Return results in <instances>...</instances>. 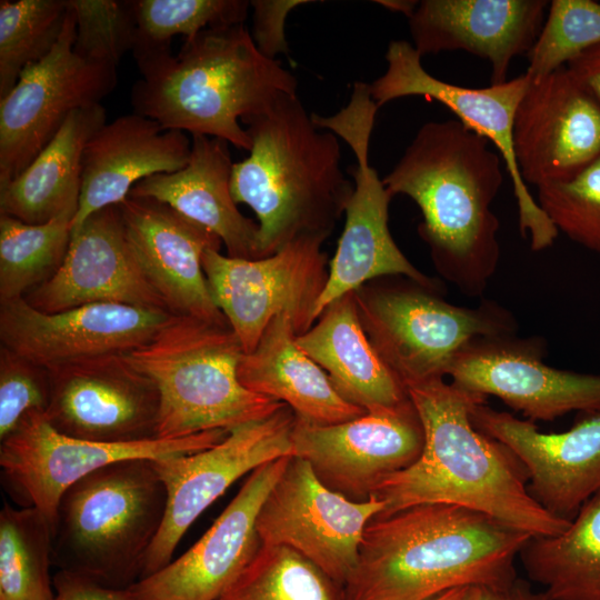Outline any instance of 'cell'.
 Returning <instances> with one entry per match:
<instances>
[{
	"mask_svg": "<svg viewBox=\"0 0 600 600\" xmlns=\"http://www.w3.org/2000/svg\"><path fill=\"white\" fill-rule=\"evenodd\" d=\"M424 444L408 468L382 480L371 497L379 514L420 503H450L489 514L532 537L563 532L570 521L546 511L528 491V473L502 442L478 430L471 408L486 397L433 379L406 387ZM370 497V498H371Z\"/></svg>",
	"mask_w": 600,
	"mask_h": 600,
	"instance_id": "6da1fadb",
	"label": "cell"
},
{
	"mask_svg": "<svg viewBox=\"0 0 600 600\" xmlns=\"http://www.w3.org/2000/svg\"><path fill=\"white\" fill-rule=\"evenodd\" d=\"M527 532L473 509L420 503L378 514L364 529L343 600H432L459 587H504L518 577Z\"/></svg>",
	"mask_w": 600,
	"mask_h": 600,
	"instance_id": "7a4b0ae2",
	"label": "cell"
},
{
	"mask_svg": "<svg viewBox=\"0 0 600 600\" xmlns=\"http://www.w3.org/2000/svg\"><path fill=\"white\" fill-rule=\"evenodd\" d=\"M459 120L429 121L382 179L420 208L418 231L437 270L459 291L481 296L499 258V220L491 203L503 182L501 156Z\"/></svg>",
	"mask_w": 600,
	"mask_h": 600,
	"instance_id": "3957f363",
	"label": "cell"
},
{
	"mask_svg": "<svg viewBox=\"0 0 600 600\" xmlns=\"http://www.w3.org/2000/svg\"><path fill=\"white\" fill-rule=\"evenodd\" d=\"M133 58L141 74L131 89L133 112L247 151L251 139L240 121L297 94L294 76L259 51L244 23L206 29L174 56L164 49Z\"/></svg>",
	"mask_w": 600,
	"mask_h": 600,
	"instance_id": "277c9868",
	"label": "cell"
},
{
	"mask_svg": "<svg viewBox=\"0 0 600 600\" xmlns=\"http://www.w3.org/2000/svg\"><path fill=\"white\" fill-rule=\"evenodd\" d=\"M242 123L251 149L233 163L230 187L234 201L256 213L261 257L300 236L328 237L353 191L339 137L314 123L298 94Z\"/></svg>",
	"mask_w": 600,
	"mask_h": 600,
	"instance_id": "5b68a950",
	"label": "cell"
},
{
	"mask_svg": "<svg viewBox=\"0 0 600 600\" xmlns=\"http://www.w3.org/2000/svg\"><path fill=\"white\" fill-rule=\"evenodd\" d=\"M167 500L153 460L127 459L91 472L61 496L53 564L108 588H130L141 579Z\"/></svg>",
	"mask_w": 600,
	"mask_h": 600,
	"instance_id": "8992f818",
	"label": "cell"
},
{
	"mask_svg": "<svg viewBox=\"0 0 600 600\" xmlns=\"http://www.w3.org/2000/svg\"><path fill=\"white\" fill-rule=\"evenodd\" d=\"M243 353L229 326L187 316H172L148 342L124 353L158 389L157 438L230 431L287 406L241 384Z\"/></svg>",
	"mask_w": 600,
	"mask_h": 600,
	"instance_id": "52a82bcc",
	"label": "cell"
},
{
	"mask_svg": "<svg viewBox=\"0 0 600 600\" xmlns=\"http://www.w3.org/2000/svg\"><path fill=\"white\" fill-rule=\"evenodd\" d=\"M354 297L372 347L404 388L443 379L456 356L474 338L517 329L513 316L494 301L476 308L456 306L412 280L362 286Z\"/></svg>",
	"mask_w": 600,
	"mask_h": 600,
	"instance_id": "ba28073f",
	"label": "cell"
},
{
	"mask_svg": "<svg viewBox=\"0 0 600 600\" xmlns=\"http://www.w3.org/2000/svg\"><path fill=\"white\" fill-rule=\"evenodd\" d=\"M378 110L369 84L356 82L347 106L336 114L312 113L314 123L342 138L357 159L353 191L344 207L343 231L314 307L316 321L330 303L376 278L403 276L427 289L437 290V282L408 260L389 230L392 196L369 163L370 137Z\"/></svg>",
	"mask_w": 600,
	"mask_h": 600,
	"instance_id": "9c48e42d",
	"label": "cell"
},
{
	"mask_svg": "<svg viewBox=\"0 0 600 600\" xmlns=\"http://www.w3.org/2000/svg\"><path fill=\"white\" fill-rule=\"evenodd\" d=\"M327 237L304 234L269 257L241 259L207 249L202 268L212 299L237 336L244 353L259 343L269 323L287 316L296 336L316 322V303L326 286Z\"/></svg>",
	"mask_w": 600,
	"mask_h": 600,
	"instance_id": "30bf717a",
	"label": "cell"
},
{
	"mask_svg": "<svg viewBox=\"0 0 600 600\" xmlns=\"http://www.w3.org/2000/svg\"><path fill=\"white\" fill-rule=\"evenodd\" d=\"M421 58L412 43L391 41L386 52L384 73L369 84L373 101L381 108L394 99L410 96L434 100L454 113L468 129L489 140L506 162L518 206L521 236L530 237L534 251L552 246L559 231L522 180L513 151L514 116L531 82L530 77L524 72L500 84L467 88L430 74Z\"/></svg>",
	"mask_w": 600,
	"mask_h": 600,
	"instance_id": "8fae6325",
	"label": "cell"
},
{
	"mask_svg": "<svg viewBox=\"0 0 600 600\" xmlns=\"http://www.w3.org/2000/svg\"><path fill=\"white\" fill-rule=\"evenodd\" d=\"M76 20L68 4L52 50L29 66L0 99V187L23 171L77 109L101 103L117 84V68L89 61L74 49Z\"/></svg>",
	"mask_w": 600,
	"mask_h": 600,
	"instance_id": "7c38bea8",
	"label": "cell"
},
{
	"mask_svg": "<svg viewBox=\"0 0 600 600\" xmlns=\"http://www.w3.org/2000/svg\"><path fill=\"white\" fill-rule=\"evenodd\" d=\"M229 431L211 430L192 436L107 443L66 436L57 431L44 413L28 416L19 428L0 441V467L8 486L38 509L51 530L63 492L91 472L127 459L177 457L210 448Z\"/></svg>",
	"mask_w": 600,
	"mask_h": 600,
	"instance_id": "4fadbf2b",
	"label": "cell"
},
{
	"mask_svg": "<svg viewBox=\"0 0 600 600\" xmlns=\"http://www.w3.org/2000/svg\"><path fill=\"white\" fill-rule=\"evenodd\" d=\"M382 510L376 498L354 501L329 489L308 461L291 456L259 509L256 529L261 544L297 551L342 588L366 527Z\"/></svg>",
	"mask_w": 600,
	"mask_h": 600,
	"instance_id": "5bb4252c",
	"label": "cell"
},
{
	"mask_svg": "<svg viewBox=\"0 0 600 600\" xmlns=\"http://www.w3.org/2000/svg\"><path fill=\"white\" fill-rule=\"evenodd\" d=\"M296 416L284 406L272 416L230 430L219 443L188 454L153 460L167 489L162 526L146 557L141 579L167 566L196 519L238 479L292 456Z\"/></svg>",
	"mask_w": 600,
	"mask_h": 600,
	"instance_id": "9a60e30c",
	"label": "cell"
},
{
	"mask_svg": "<svg viewBox=\"0 0 600 600\" xmlns=\"http://www.w3.org/2000/svg\"><path fill=\"white\" fill-rule=\"evenodd\" d=\"M291 444L292 456L308 461L326 487L350 500L364 501L382 480L420 457L424 432L408 398L397 407L337 424L296 418Z\"/></svg>",
	"mask_w": 600,
	"mask_h": 600,
	"instance_id": "2e32d148",
	"label": "cell"
},
{
	"mask_svg": "<svg viewBox=\"0 0 600 600\" xmlns=\"http://www.w3.org/2000/svg\"><path fill=\"white\" fill-rule=\"evenodd\" d=\"M541 338L514 333L478 337L453 359L452 383L494 396L530 421H552L568 412L600 410V376L547 366Z\"/></svg>",
	"mask_w": 600,
	"mask_h": 600,
	"instance_id": "e0dca14e",
	"label": "cell"
},
{
	"mask_svg": "<svg viewBox=\"0 0 600 600\" xmlns=\"http://www.w3.org/2000/svg\"><path fill=\"white\" fill-rule=\"evenodd\" d=\"M44 413L73 438L123 443L157 438L160 398L154 383L123 354H106L48 369Z\"/></svg>",
	"mask_w": 600,
	"mask_h": 600,
	"instance_id": "ac0fdd59",
	"label": "cell"
},
{
	"mask_svg": "<svg viewBox=\"0 0 600 600\" xmlns=\"http://www.w3.org/2000/svg\"><path fill=\"white\" fill-rule=\"evenodd\" d=\"M470 418L518 457L528 473L529 493L552 516L571 522L600 494V410L578 412L570 429L550 433L486 401L472 406Z\"/></svg>",
	"mask_w": 600,
	"mask_h": 600,
	"instance_id": "d6986e66",
	"label": "cell"
},
{
	"mask_svg": "<svg viewBox=\"0 0 600 600\" xmlns=\"http://www.w3.org/2000/svg\"><path fill=\"white\" fill-rule=\"evenodd\" d=\"M174 316L167 310L90 303L42 312L24 298L0 302L1 346L46 369L106 354H123L148 342Z\"/></svg>",
	"mask_w": 600,
	"mask_h": 600,
	"instance_id": "ffe728a7",
	"label": "cell"
},
{
	"mask_svg": "<svg viewBox=\"0 0 600 600\" xmlns=\"http://www.w3.org/2000/svg\"><path fill=\"white\" fill-rule=\"evenodd\" d=\"M289 457L254 469L188 551L127 589L131 600H218L261 546L257 516Z\"/></svg>",
	"mask_w": 600,
	"mask_h": 600,
	"instance_id": "44dd1931",
	"label": "cell"
},
{
	"mask_svg": "<svg viewBox=\"0 0 600 600\" xmlns=\"http://www.w3.org/2000/svg\"><path fill=\"white\" fill-rule=\"evenodd\" d=\"M513 151L524 183L567 179L600 157V104L562 67L531 80L513 121Z\"/></svg>",
	"mask_w": 600,
	"mask_h": 600,
	"instance_id": "7402d4cb",
	"label": "cell"
},
{
	"mask_svg": "<svg viewBox=\"0 0 600 600\" xmlns=\"http://www.w3.org/2000/svg\"><path fill=\"white\" fill-rule=\"evenodd\" d=\"M23 298L48 313L90 303L167 310L134 256L119 206L93 212L71 231L57 273Z\"/></svg>",
	"mask_w": 600,
	"mask_h": 600,
	"instance_id": "603a6c76",
	"label": "cell"
},
{
	"mask_svg": "<svg viewBox=\"0 0 600 600\" xmlns=\"http://www.w3.org/2000/svg\"><path fill=\"white\" fill-rule=\"evenodd\" d=\"M118 206L134 256L167 310L229 326L201 261L207 249H221L220 238L154 199L128 197Z\"/></svg>",
	"mask_w": 600,
	"mask_h": 600,
	"instance_id": "cb8c5ba5",
	"label": "cell"
},
{
	"mask_svg": "<svg viewBox=\"0 0 600 600\" xmlns=\"http://www.w3.org/2000/svg\"><path fill=\"white\" fill-rule=\"evenodd\" d=\"M544 0H423L409 18L423 56L463 50L490 62L491 84L507 81L511 60L532 48L544 22Z\"/></svg>",
	"mask_w": 600,
	"mask_h": 600,
	"instance_id": "d4e9b609",
	"label": "cell"
},
{
	"mask_svg": "<svg viewBox=\"0 0 600 600\" xmlns=\"http://www.w3.org/2000/svg\"><path fill=\"white\" fill-rule=\"evenodd\" d=\"M191 138L132 112L101 126L82 157V183L71 231L93 212L124 201L141 180L176 172L188 163Z\"/></svg>",
	"mask_w": 600,
	"mask_h": 600,
	"instance_id": "484cf974",
	"label": "cell"
},
{
	"mask_svg": "<svg viewBox=\"0 0 600 600\" xmlns=\"http://www.w3.org/2000/svg\"><path fill=\"white\" fill-rule=\"evenodd\" d=\"M232 167L227 141L191 136L186 167L141 180L129 197L168 204L220 238L229 257L261 259L259 223L239 211L231 193Z\"/></svg>",
	"mask_w": 600,
	"mask_h": 600,
	"instance_id": "4316f807",
	"label": "cell"
},
{
	"mask_svg": "<svg viewBox=\"0 0 600 600\" xmlns=\"http://www.w3.org/2000/svg\"><path fill=\"white\" fill-rule=\"evenodd\" d=\"M238 378L248 390L280 401L297 419L313 424H337L367 411L344 400L329 377L297 344L290 319L277 316L250 353H243Z\"/></svg>",
	"mask_w": 600,
	"mask_h": 600,
	"instance_id": "83f0119b",
	"label": "cell"
},
{
	"mask_svg": "<svg viewBox=\"0 0 600 600\" xmlns=\"http://www.w3.org/2000/svg\"><path fill=\"white\" fill-rule=\"evenodd\" d=\"M296 342L344 400L367 412L397 407L409 398L363 330L354 291L330 303L308 331L296 336Z\"/></svg>",
	"mask_w": 600,
	"mask_h": 600,
	"instance_id": "f1b7e54d",
	"label": "cell"
},
{
	"mask_svg": "<svg viewBox=\"0 0 600 600\" xmlns=\"http://www.w3.org/2000/svg\"><path fill=\"white\" fill-rule=\"evenodd\" d=\"M101 103L74 110L53 139L14 179L0 187V214L39 224L76 216L82 157L89 138L106 123Z\"/></svg>",
	"mask_w": 600,
	"mask_h": 600,
	"instance_id": "f546056e",
	"label": "cell"
},
{
	"mask_svg": "<svg viewBox=\"0 0 600 600\" xmlns=\"http://www.w3.org/2000/svg\"><path fill=\"white\" fill-rule=\"evenodd\" d=\"M519 558L550 600H600V494L580 508L563 532L531 537Z\"/></svg>",
	"mask_w": 600,
	"mask_h": 600,
	"instance_id": "4dcf8cb0",
	"label": "cell"
},
{
	"mask_svg": "<svg viewBox=\"0 0 600 600\" xmlns=\"http://www.w3.org/2000/svg\"><path fill=\"white\" fill-rule=\"evenodd\" d=\"M52 530L33 507L0 512V600H54Z\"/></svg>",
	"mask_w": 600,
	"mask_h": 600,
	"instance_id": "1f68e13d",
	"label": "cell"
},
{
	"mask_svg": "<svg viewBox=\"0 0 600 600\" xmlns=\"http://www.w3.org/2000/svg\"><path fill=\"white\" fill-rule=\"evenodd\" d=\"M73 214L31 224L0 214V302L23 298L51 279L71 240Z\"/></svg>",
	"mask_w": 600,
	"mask_h": 600,
	"instance_id": "d6a6232c",
	"label": "cell"
},
{
	"mask_svg": "<svg viewBox=\"0 0 600 600\" xmlns=\"http://www.w3.org/2000/svg\"><path fill=\"white\" fill-rule=\"evenodd\" d=\"M218 600H343L342 588L284 546L261 544Z\"/></svg>",
	"mask_w": 600,
	"mask_h": 600,
	"instance_id": "836d02e7",
	"label": "cell"
},
{
	"mask_svg": "<svg viewBox=\"0 0 600 600\" xmlns=\"http://www.w3.org/2000/svg\"><path fill=\"white\" fill-rule=\"evenodd\" d=\"M67 14L68 0L0 1V99L52 50Z\"/></svg>",
	"mask_w": 600,
	"mask_h": 600,
	"instance_id": "e575fe53",
	"label": "cell"
},
{
	"mask_svg": "<svg viewBox=\"0 0 600 600\" xmlns=\"http://www.w3.org/2000/svg\"><path fill=\"white\" fill-rule=\"evenodd\" d=\"M136 42L132 54L170 49L173 37L190 39L201 31L244 23V0H132Z\"/></svg>",
	"mask_w": 600,
	"mask_h": 600,
	"instance_id": "d590c367",
	"label": "cell"
},
{
	"mask_svg": "<svg viewBox=\"0 0 600 600\" xmlns=\"http://www.w3.org/2000/svg\"><path fill=\"white\" fill-rule=\"evenodd\" d=\"M549 6V13L528 52L526 73L531 80L547 77L600 44V2L553 0Z\"/></svg>",
	"mask_w": 600,
	"mask_h": 600,
	"instance_id": "8d00e7d4",
	"label": "cell"
},
{
	"mask_svg": "<svg viewBox=\"0 0 600 600\" xmlns=\"http://www.w3.org/2000/svg\"><path fill=\"white\" fill-rule=\"evenodd\" d=\"M537 201L558 231L600 254V157L567 179L539 186Z\"/></svg>",
	"mask_w": 600,
	"mask_h": 600,
	"instance_id": "74e56055",
	"label": "cell"
},
{
	"mask_svg": "<svg viewBox=\"0 0 600 600\" xmlns=\"http://www.w3.org/2000/svg\"><path fill=\"white\" fill-rule=\"evenodd\" d=\"M76 20L73 49L82 58L117 68L133 50L136 21L132 1L68 0Z\"/></svg>",
	"mask_w": 600,
	"mask_h": 600,
	"instance_id": "f35d334b",
	"label": "cell"
},
{
	"mask_svg": "<svg viewBox=\"0 0 600 600\" xmlns=\"http://www.w3.org/2000/svg\"><path fill=\"white\" fill-rule=\"evenodd\" d=\"M49 401L48 369L0 344V441L28 416L46 413Z\"/></svg>",
	"mask_w": 600,
	"mask_h": 600,
	"instance_id": "ab89813d",
	"label": "cell"
},
{
	"mask_svg": "<svg viewBox=\"0 0 600 600\" xmlns=\"http://www.w3.org/2000/svg\"><path fill=\"white\" fill-rule=\"evenodd\" d=\"M307 0H254L252 8L253 28L251 37L261 53L276 59L279 53L288 52L284 37V22L289 12L296 7L310 3Z\"/></svg>",
	"mask_w": 600,
	"mask_h": 600,
	"instance_id": "60d3db41",
	"label": "cell"
},
{
	"mask_svg": "<svg viewBox=\"0 0 600 600\" xmlns=\"http://www.w3.org/2000/svg\"><path fill=\"white\" fill-rule=\"evenodd\" d=\"M54 600H131L128 590L112 589L66 570L53 578Z\"/></svg>",
	"mask_w": 600,
	"mask_h": 600,
	"instance_id": "b9f144b4",
	"label": "cell"
},
{
	"mask_svg": "<svg viewBox=\"0 0 600 600\" xmlns=\"http://www.w3.org/2000/svg\"><path fill=\"white\" fill-rule=\"evenodd\" d=\"M566 67L600 104V44L584 51Z\"/></svg>",
	"mask_w": 600,
	"mask_h": 600,
	"instance_id": "7bdbcfd3",
	"label": "cell"
},
{
	"mask_svg": "<svg viewBox=\"0 0 600 600\" xmlns=\"http://www.w3.org/2000/svg\"><path fill=\"white\" fill-rule=\"evenodd\" d=\"M474 600H550L544 591H534L529 582L517 578L504 587H476Z\"/></svg>",
	"mask_w": 600,
	"mask_h": 600,
	"instance_id": "ee69618b",
	"label": "cell"
},
{
	"mask_svg": "<svg viewBox=\"0 0 600 600\" xmlns=\"http://www.w3.org/2000/svg\"><path fill=\"white\" fill-rule=\"evenodd\" d=\"M376 2L389 10L406 14L408 19L412 16L419 4V1L414 0H379Z\"/></svg>",
	"mask_w": 600,
	"mask_h": 600,
	"instance_id": "f6af8a7d",
	"label": "cell"
},
{
	"mask_svg": "<svg viewBox=\"0 0 600 600\" xmlns=\"http://www.w3.org/2000/svg\"><path fill=\"white\" fill-rule=\"evenodd\" d=\"M476 587H459L448 590L432 600H474Z\"/></svg>",
	"mask_w": 600,
	"mask_h": 600,
	"instance_id": "bcb514c9",
	"label": "cell"
}]
</instances>
